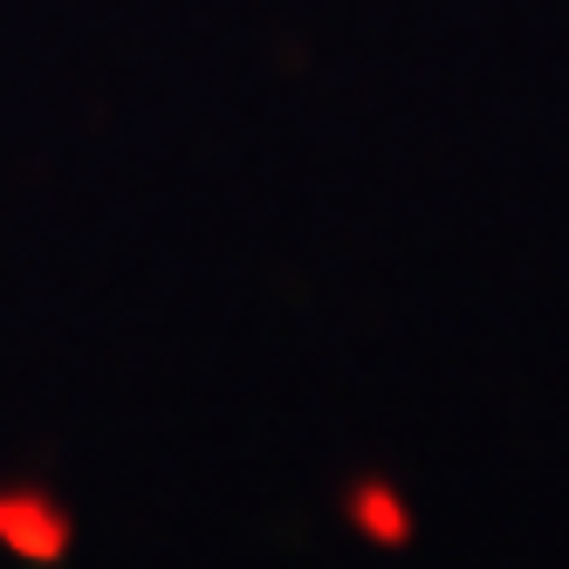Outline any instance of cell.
Instances as JSON below:
<instances>
[{
    "label": "cell",
    "mask_w": 569,
    "mask_h": 569,
    "mask_svg": "<svg viewBox=\"0 0 569 569\" xmlns=\"http://www.w3.org/2000/svg\"><path fill=\"white\" fill-rule=\"evenodd\" d=\"M0 549L28 569H56L76 549V521L49 487H0Z\"/></svg>",
    "instance_id": "6da1fadb"
},
{
    "label": "cell",
    "mask_w": 569,
    "mask_h": 569,
    "mask_svg": "<svg viewBox=\"0 0 569 569\" xmlns=\"http://www.w3.org/2000/svg\"><path fill=\"white\" fill-rule=\"evenodd\" d=\"M343 515L363 542H378V549H405L412 542V508H405V495L391 480H357L350 495H343Z\"/></svg>",
    "instance_id": "7a4b0ae2"
}]
</instances>
